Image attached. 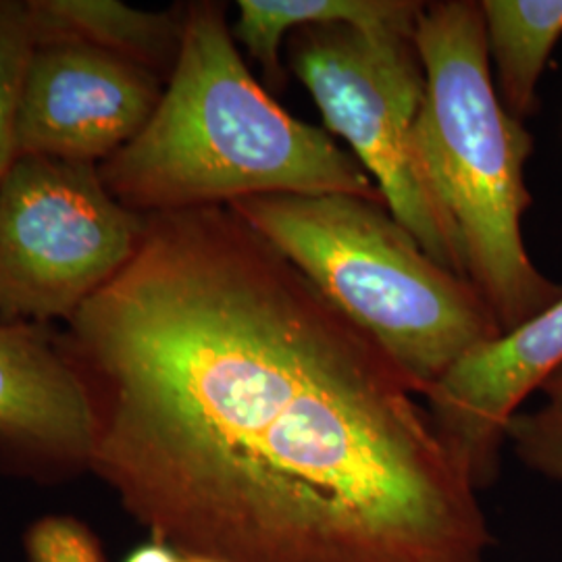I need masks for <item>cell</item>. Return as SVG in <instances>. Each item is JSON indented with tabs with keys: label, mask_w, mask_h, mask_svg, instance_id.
<instances>
[{
	"label": "cell",
	"mask_w": 562,
	"mask_h": 562,
	"mask_svg": "<svg viewBox=\"0 0 562 562\" xmlns=\"http://www.w3.org/2000/svg\"><path fill=\"white\" fill-rule=\"evenodd\" d=\"M60 340L90 475L181 557L487 562L496 546L417 385L227 204L146 215Z\"/></svg>",
	"instance_id": "6da1fadb"
},
{
	"label": "cell",
	"mask_w": 562,
	"mask_h": 562,
	"mask_svg": "<svg viewBox=\"0 0 562 562\" xmlns=\"http://www.w3.org/2000/svg\"><path fill=\"white\" fill-rule=\"evenodd\" d=\"M104 186L140 215L299 194L383 201L355 155L290 115L257 80L225 2L183 4L178 63L140 134L99 165Z\"/></svg>",
	"instance_id": "7a4b0ae2"
},
{
	"label": "cell",
	"mask_w": 562,
	"mask_h": 562,
	"mask_svg": "<svg viewBox=\"0 0 562 562\" xmlns=\"http://www.w3.org/2000/svg\"><path fill=\"white\" fill-rule=\"evenodd\" d=\"M415 46L425 71L417 123L423 167L457 229L464 278L506 334L562 296L522 240L533 136L496 92L480 2H425Z\"/></svg>",
	"instance_id": "3957f363"
},
{
	"label": "cell",
	"mask_w": 562,
	"mask_h": 562,
	"mask_svg": "<svg viewBox=\"0 0 562 562\" xmlns=\"http://www.w3.org/2000/svg\"><path fill=\"white\" fill-rule=\"evenodd\" d=\"M227 206L378 341L422 398L467 355L503 336L475 285L434 261L385 204L276 194Z\"/></svg>",
	"instance_id": "277c9868"
},
{
	"label": "cell",
	"mask_w": 562,
	"mask_h": 562,
	"mask_svg": "<svg viewBox=\"0 0 562 562\" xmlns=\"http://www.w3.org/2000/svg\"><path fill=\"white\" fill-rule=\"evenodd\" d=\"M288 59L319 106L327 134L348 142L394 220L434 261L464 278L461 241L417 146L425 71L415 38L313 23L288 36Z\"/></svg>",
	"instance_id": "5b68a950"
},
{
	"label": "cell",
	"mask_w": 562,
	"mask_h": 562,
	"mask_svg": "<svg viewBox=\"0 0 562 562\" xmlns=\"http://www.w3.org/2000/svg\"><path fill=\"white\" fill-rule=\"evenodd\" d=\"M144 229L97 165L15 159L0 181V323L67 325L134 259Z\"/></svg>",
	"instance_id": "8992f818"
},
{
	"label": "cell",
	"mask_w": 562,
	"mask_h": 562,
	"mask_svg": "<svg viewBox=\"0 0 562 562\" xmlns=\"http://www.w3.org/2000/svg\"><path fill=\"white\" fill-rule=\"evenodd\" d=\"M167 81L81 44H36L21 86L15 159L101 165L155 115Z\"/></svg>",
	"instance_id": "52a82bcc"
},
{
	"label": "cell",
	"mask_w": 562,
	"mask_h": 562,
	"mask_svg": "<svg viewBox=\"0 0 562 562\" xmlns=\"http://www.w3.org/2000/svg\"><path fill=\"white\" fill-rule=\"evenodd\" d=\"M94 425L60 329L0 323V475L60 485L90 473Z\"/></svg>",
	"instance_id": "ba28073f"
},
{
	"label": "cell",
	"mask_w": 562,
	"mask_h": 562,
	"mask_svg": "<svg viewBox=\"0 0 562 562\" xmlns=\"http://www.w3.org/2000/svg\"><path fill=\"white\" fill-rule=\"evenodd\" d=\"M561 364L562 296L531 322L467 355L423 394L443 442L480 492L498 480L508 423Z\"/></svg>",
	"instance_id": "9c48e42d"
},
{
	"label": "cell",
	"mask_w": 562,
	"mask_h": 562,
	"mask_svg": "<svg viewBox=\"0 0 562 562\" xmlns=\"http://www.w3.org/2000/svg\"><path fill=\"white\" fill-rule=\"evenodd\" d=\"M36 44H81L167 81L181 48L183 4L142 11L117 0H27Z\"/></svg>",
	"instance_id": "30bf717a"
},
{
	"label": "cell",
	"mask_w": 562,
	"mask_h": 562,
	"mask_svg": "<svg viewBox=\"0 0 562 562\" xmlns=\"http://www.w3.org/2000/svg\"><path fill=\"white\" fill-rule=\"evenodd\" d=\"M425 2L417 0H240L234 41L259 63L271 90L285 86L281 46L313 23H346L364 34L415 38Z\"/></svg>",
	"instance_id": "8fae6325"
},
{
	"label": "cell",
	"mask_w": 562,
	"mask_h": 562,
	"mask_svg": "<svg viewBox=\"0 0 562 562\" xmlns=\"http://www.w3.org/2000/svg\"><path fill=\"white\" fill-rule=\"evenodd\" d=\"M490 60L504 109L522 121L538 111V83L562 36V0H482Z\"/></svg>",
	"instance_id": "7c38bea8"
},
{
	"label": "cell",
	"mask_w": 562,
	"mask_h": 562,
	"mask_svg": "<svg viewBox=\"0 0 562 562\" xmlns=\"http://www.w3.org/2000/svg\"><path fill=\"white\" fill-rule=\"evenodd\" d=\"M34 46L27 0H0V181L15 162L21 86Z\"/></svg>",
	"instance_id": "4fadbf2b"
},
{
	"label": "cell",
	"mask_w": 562,
	"mask_h": 562,
	"mask_svg": "<svg viewBox=\"0 0 562 562\" xmlns=\"http://www.w3.org/2000/svg\"><path fill=\"white\" fill-rule=\"evenodd\" d=\"M27 562H109L99 533L78 517L44 515L23 531Z\"/></svg>",
	"instance_id": "5bb4252c"
},
{
	"label": "cell",
	"mask_w": 562,
	"mask_h": 562,
	"mask_svg": "<svg viewBox=\"0 0 562 562\" xmlns=\"http://www.w3.org/2000/svg\"><path fill=\"white\" fill-rule=\"evenodd\" d=\"M506 443L527 469L562 485V404L519 411L508 423Z\"/></svg>",
	"instance_id": "9a60e30c"
},
{
	"label": "cell",
	"mask_w": 562,
	"mask_h": 562,
	"mask_svg": "<svg viewBox=\"0 0 562 562\" xmlns=\"http://www.w3.org/2000/svg\"><path fill=\"white\" fill-rule=\"evenodd\" d=\"M123 562H181V554H178L171 546L159 542L155 538H148L146 542L136 546Z\"/></svg>",
	"instance_id": "2e32d148"
},
{
	"label": "cell",
	"mask_w": 562,
	"mask_h": 562,
	"mask_svg": "<svg viewBox=\"0 0 562 562\" xmlns=\"http://www.w3.org/2000/svg\"><path fill=\"white\" fill-rule=\"evenodd\" d=\"M543 394L548 402H554V404H562V364L550 373V378L542 383Z\"/></svg>",
	"instance_id": "e0dca14e"
},
{
	"label": "cell",
	"mask_w": 562,
	"mask_h": 562,
	"mask_svg": "<svg viewBox=\"0 0 562 562\" xmlns=\"http://www.w3.org/2000/svg\"><path fill=\"white\" fill-rule=\"evenodd\" d=\"M181 562H215V561H206V559H188V557H181Z\"/></svg>",
	"instance_id": "ac0fdd59"
}]
</instances>
